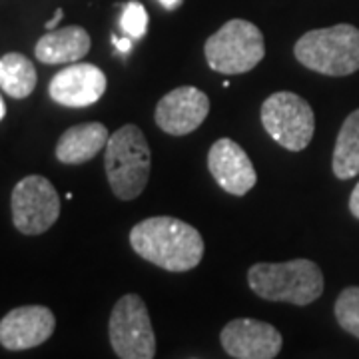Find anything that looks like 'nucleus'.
<instances>
[{
  "label": "nucleus",
  "instance_id": "nucleus-1",
  "mask_svg": "<svg viewBox=\"0 0 359 359\" xmlns=\"http://www.w3.org/2000/svg\"><path fill=\"white\" fill-rule=\"evenodd\" d=\"M130 244L146 262L168 271L194 269L204 257V238L194 226L170 216L138 222L130 231Z\"/></svg>",
  "mask_w": 359,
  "mask_h": 359
},
{
  "label": "nucleus",
  "instance_id": "nucleus-2",
  "mask_svg": "<svg viewBox=\"0 0 359 359\" xmlns=\"http://www.w3.org/2000/svg\"><path fill=\"white\" fill-rule=\"evenodd\" d=\"M252 292L268 302L308 306L323 292V273L311 259H290L282 264H256L248 271Z\"/></svg>",
  "mask_w": 359,
  "mask_h": 359
},
{
  "label": "nucleus",
  "instance_id": "nucleus-3",
  "mask_svg": "<svg viewBox=\"0 0 359 359\" xmlns=\"http://www.w3.org/2000/svg\"><path fill=\"white\" fill-rule=\"evenodd\" d=\"M104 166L116 198L136 200L150 176V148L142 130L134 124L118 128L104 148Z\"/></svg>",
  "mask_w": 359,
  "mask_h": 359
},
{
  "label": "nucleus",
  "instance_id": "nucleus-4",
  "mask_svg": "<svg viewBox=\"0 0 359 359\" xmlns=\"http://www.w3.org/2000/svg\"><path fill=\"white\" fill-rule=\"evenodd\" d=\"M297 62L325 76H349L359 70V30L351 25L309 30L295 42Z\"/></svg>",
  "mask_w": 359,
  "mask_h": 359
},
{
  "label": "nucleus",
  "instance_id": "nucleus-5",
  "mask_svg": "<svg viewBox=\"0 0 359 359\" xmlns=\"http://www.w3.org/2000/svg\"><path fill=\"white\" fill-rule=\"evenodd\" d=\"M205 62L219 74H244L256 68L264 54L266 42L256 25L233 18L205 40Z\"/></svg>",
  "mask_w": 359,
  "mask_h": 359
},
{
  "label": "nucleus",
  "instance_id": "nucleus-6",
  "mask_svg": "<svg viewBox=\"0 0 359 359\" xmlns=\"http://www.w3.org/2000/svg\"><path fill=\"white\" fill-rule=\"evenodd\" d=\"M262 124L273 140L290 152L308 148L316 132L313 110L294 92H276L262 106Z\"/></svg>",
  "mask_w": 359,
  "mask_h": 359
},
{
  "label": "nucleus",
  "instance_id": "nucleus-7",
  "mask_svg": "<svg viewBox=\"0 0 359 359\" xmlns=\"http://www.w3.org/2000/svg\"><path fill=\"white\" fill-rule=\"evenodd\" d=\"M110 344L120 359H154L156 335L140 295H122L110 313Z\"/></svg>",
  "mask_w": 359,
  "mask_h": 359
},
{
  "label": "nucleus",
  "instance_id": "nucleus-8",
  "mask_svg": "<svg viewBox=\"0 0 359 359\" xmlns=\"http://www.w3.org/2000/svg\"><path fill=\"white\" fill-rule=\"evenodd\" d=\"M13 224L25 236H40L48 231L60 216V196L50 180L26 176L13 190Z\"/></svg>",
  "mask_w": 359,
  "mask_h": 359
},
{
  "label": "nucleus",
  "instance_id": "nucleus-9",
  "mask_svg": "<svg viewBox=\"0 0 359 359\" xmlns=\"http://www.w3.org/2000/svg\"><path fill=\"white\" fill-rule=\"evenodd\" d=\"M210 114V98L200 88L180 86L168 92L156 106L158 128L172 136H186L198 130Z\"/></svg>",
  "mask_w": 359,
  "mask_h": 359
},
{
  "label": "nucleus",
  "instance_id": "nucleus-10",
  "mask_svg": "<svg viewBox=\"0 0 359 359\" xmlns=\"http://www.w3.org/2000/svg\"><path fill=\"white\" fill-rule=\"evenodd\" d=\"M226 353L236 359H273L282 349V334L266 321L240 318L222 330L219 335Z\"/></svg>",
  "mask_w": 359,
  "mask_h": 359
},
{
  "label": "nucleus",
  "instance_id": "nucleus-11",
  "mask_svg": "<svg viewBox=\"0 0 359 359\" xmlns=\"http://www.w3.org/2000/svg\"><path fill=\"white\" fill-rule=\"evenodd\" d=\"M54 327L56 318L44 306L14 308L0 320V346L11 351L39 347L50 339Z\"/></svg>",
  "mask_w": 359,
  "mask_h": 359
},
{
  "label": "nucleus",
  "instance_id": "nucleus-12",
  "mask_svg": "<svg viewBox=\"0 0 359 359\" xmlns=\"http://www.w3.org/2000/svg\"><path fill=\"white\" fill-rule=\"evenodd\" d=\"M106 84V74L98 66L80 62L56 72L48 84V94L60 106L84 108L102 98Z\"/></svg>",
  "mask_w": 359,
  "mask_h": 359
},
{
  "label": "nucleus",
  "instance_id": "nucleus-13",
  "mask_svg": "<svg viewBox=\"0 0 359 359\" xmlns=\"http://www.w3.org/2000/svg\"><path fill=\"white\" fill-rule=\"evenodd\" d=\"M208 168L222 190L244 196L256 186V170L245 150L230 138H219L208 154Z\"/></svg>",
  "mask_w": 359,
  "mask_h": 359
},
{
  "label": "nucleus",
  "instance_id": "nucleus-14",
  "mask_svg": "<svg viewBox=\"0 0 359 359\" xmlns=\"http://www.w3.org/2000/svg\"><path fill=\"white\" fill-rule=\"evenodd\" d=\"M90 36L82 26L48 30L36 42L34 54L42 65H72L90 52Z\"/></svg>",
  "mask_w": 359,
  "mask_h": 359
},
{
  "label": "nucleus",
  "instance_id": "nucleus-15",
  "mask_svg": "<svg viewBox=\"0 0 359 359\" xmlns=\"http://www.w3.org/2000/svg\"><path fill=\"white\" fill-rule=\"evenodd\" d=\"M110 140L108 128L100 122H86L68 128L56 144V158L62 164H84L96 158Z\"/></svg>",
  "mask_w": 359,
  "mask_h": 359
},
{
  "label": "nucleus",
  "instance_id": "nucleus-16",
  "mask_svg": "<svg viewBox=\"0 0 359 359\" xmlns=\"http://www.w3.org/2000/svg\"><path fill=\"white\" fill-rule=\"evenodd\" d=\"M0 88L16 100H22L34 92L36 70L25 54L8 52L0 58Z\"/></svg>",
  "mask_w": 359,
  "mask_h": 359
},
{
  "label": "nucleus",
  "instance_id": "nucleus-17",
  "mask_svg": "<svg viewBox=\"0 0 359 359\" xmlns=\"http://www.w3.org/2000/svg\"><path fill=\"white\" fill-rule=\"evenodd\" d=\"M332 168L339 180H349L359 174V110L347 116L337 134Z\"/></svg>",
  "mask_w": 359,
  "mask_h": 359
},
{
  "label": "nucleus",
  "instance_id": "nucleus-18",
  "mask_svg": "<svg viewBox=\"0 0 359 359\" xmlns=\"http://www.w3.org/2000/svg\"><path fill=\"white\" fill-rule=\"evenodd\" d=\"M335 318L347 334L359 339V287H346L335 302Z\"/></svg>",
  "mask_w": 359,
  "mask_h": 359
},
{
  "label": "nucleus",
  "instance_id": "nucleus-19",
  "mask_svg": "<svg viewBox=\"0 0 359 359\" xmlns=\"http://www.w3.org/2000/svg\"><path fill=\"white\" fill-rule=\"evenodd\" d=\"M120 28L130 39H142L148 30V13L140 2H128L120 18Z\"/></svg>",
  "mask_w": 359,
  "mask_h": 359
},
{
  "label": "nucleus",
  "instance_id": "nucleus-20",
  "mask_svg": "<svg viewBox=\"0 0 359 359\" xmlns=\"http://www.w3.org/2000/svg\"><path fill=\"white\" fill-rule=\"evenodd\" d=\"M349 210H351V214L359 219V182L358 186L353 188L351 196H349Z\"/></svg>",
  "mask_w": 359,
  "mask_h": 359
},
{
  "label": "nucleus",
  "instance_id": "nucleus-21",
  "mask_svg": "<svg viewBox=\"0 0 359 359\" xmlns=\"http://www.w3.org/2000/svg\"><path fill=\"white\" fill-rule=\"evenodd\" d=\"M112 42H114V46L120 52L132 50V40H130V36H124V39H118V36H114V39H112Z\"/></svg>",
  "mask_w": 359,
  "mask_h": 359
},
{
  "label": "nucleus",
  "instance_id": "nucleus-22",
  "mask_svg": "<svg viewBox=\"0 0 359 359\" xmlns=\"http://www.w3.org/2000/svg\"><path fill=\"white\" fill-rule=\"evenodd\" d=\"M62 16H65V11H62V8H56V13H54V16H52L50 20L46 22V30H54V28L58 26V22L62 20Z\"/></svg>",
  "mask_w": 359,
  "mask_h": 359
},
{
  "label": "nucleus",
  "instance_id": "nucleus-23",
  "mask_svg": "<svg viewBox=\"0 0 359 359\" xmlns=\"http://www.w3.org/2000/svg\"><path fill=\"white\" fill-rule=\"evenodd\" d=\"M158 2H162L164 8H168V11H174V8H178L180 4H182V0H158Z\"/></svg>",
  "mask_w": 359,
  "mask_h": 359
},
{
  "label": "nucleus",
  "instance_id": "nucleus-24",
  "mask_svg": "<svg viewBox=\"0 0 359 359\" xmlns=\"http://www.w3.org/2000/svg\"><path fill=\"white\" fill-rule=\"evenodd\" d=\"M6 114V106H4V100H2V96H0V120L4 118Z\"/></svg>",
  "mask_w": 359,
  "mask_h": 359
}]
</instances>
